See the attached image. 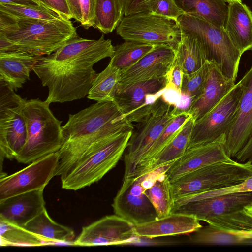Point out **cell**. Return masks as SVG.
<instances>
[{
    "mask_svg": "<svg viewBox=\"0 0 252 252\" xmlns=\"http://www.w3.org/2000/svg\"><path fill=\"white\" fill-rule=\"evenodd\" d=\"M45 100H26L22 115L27 129V138L16 156L17 161L28 164L49 154L57 152L63 144L62 121L58 120Z\"/></svg>",
    "mask_w": 252,
    "mask_h": 252,
    "instance_id": "4",
    "label": "cell"
},
{
    "mask_svg": "<svg viewBox=\"0 0 252 252\" xmlns=\"http://www.w3.org/2000/svg\"><path fill=\"white\" fill-rule=\"evenodd\" d=\"M177 22L182 32L193 35L199 41L207 60L213 62L226 77L235 81L242 54L233 44L224 27L185 13Z\"/></svg>",
    "mask_w": 252,
    "mask_h": 252,
    "instance_id": "5",
    "label": "cell"
},
{
    "mask_svg": "<svg viewBox=\"0 0 252 252\" xmlns=\"http://www.w3.org/2000/svg\"><path fill=\"white\" fill-rule=\"evenodd\" d=\"M43 190H35L0 200V220L23 227L44 208Z\"/></svg>",
    "mask_w": 252,
    "mask_h": 252,
    "instance_id": "21",
    "label": "cell"
},
{
    "mask_svg": "<svg viewBox=\"0 0 252 252\" xmlns=\"http://www.w3.org/2000/svg\"><path fill=\"white\" fill-rule=\"evenodd\" d=\"M77 36L70 20L17 18L0 10V53L20 51L37 57L49 55Z\"/></svg>",
    "mask_w": 252,
    "mask_h": 252,
    "instance_id": "3",
    "label": "cell"
},
{
    "mask_svg": "<svg viewBox=\"0 0 252 252\" xmlns=\"http://www.w3.org/2000/svg\"><path fill=\"white\" fill-rule=\"evenodd\" d=\"M209 66L210 62L207 61L197 71L189 74L183 73L180 91L182 96L189 98L192 101L201 94L204 88Z\"/></svg>",
    "mask_w": 252,
    "mask_h": 252,
    "instance_id": "39",
    "label": "cell"
},
{
    "mask_svg": "<svg viewBox=\"0 0 252 252\" xmlns=\"http://www.w3.org/2000/svg\"><path fill=\"white\" fill-rule=\"evenodd\" d=\"M184 12L219 27H224L228 5L225 0H175Z\"/></svg>",
    "mask_w": 252,
    "mask_h": 252,
    "instance_id": "27",
    "label": "cell"
},
{
    "mask_svg": "<svg viewBox=\"0 0 252 252\" xmlns=\"http://www.w3.org/2000/svg\"><path fill=\"white\" fill-rule=\"evenodd\" d=\"M134 227L132 223L116 214L106 216L83 227L73 244L90 246L137 243L140 238L135 234Z\"/></svg>",
    "mask_w": 252,
    "mask_h": 252,
    "instance_id": "15",
    "label": "cell"
},
{
    "mask_svg": "<svg viewBox=\"0 0 252 252\" xmlns=\"http://www.w3.org/2000/svg\"><path fill=\"white\" fill-rule=\"evenodd\" d=\"M145 0H119L124 16L134 13L138 6Z\"/></svg>",
    "mask_w": 252,
    "mask_h": 252,
    "instance_id": "45",
    "label": "cell"
},
{
    "mask_svg": "<svg viewBox=\"0 0 252 252\" xmlns=\"http://www.w3.org/2000/svg\"><path fill=\"white\" fill-rule=\"evenodd\" d=\"M201 94L190 102L187 112L195 121L215 106L235 86V81L226 77L212 62Z\"/></svg>",
    "mask_w": 252,
    "mask_h": 252,
    "instance_id": "20",
    "label": "cell"
},
{
    "mask_svg": "<svg viewBox=\"0 0 252 252\" xmlns=\"http://www.w3.org/2000/svg\"><path fill=\"white\" fill-rule=\"evenodd\" d=\"M194 122L191 116L181 126L171 141L135 176L156 170L180 158L187 150Z\"/></svg>",
    "mask_w": 252,
    "mask_h": 252,
    "instance_id": "25",
    "label": "cell"
},
{
    "mask_svg": "<svg viewBox=\"0 0 252 252\" xmlns=\"http://www.w3.org/2000/svg\"><path fill=\"white\" fill-rule=\"evenodd\" d=\"M38 3L54 12L63 19L70 20L72 16L66 0H36Z\"/></svg>",
    "mask_w": 252,
    "mask_h": 252,
    "instance_id": "41",
    "label": "cell"
},
{
    "mask_svg": "<svg viewBox=\"0 0 252 252\" xmlns=\"http://www.w3.org/2000/svg\"><path fill=\"white\" fill-rule=\"evenodd\" d=\"M22 227L38 236L48 245L70 243L73 244V230L53 220L46 208Z\"/></svg>",
    "mask_w": 252,
    "mask_h": 252,
    "instance_id": "26",
    "label": "cell"
},
{
    "mask_svg": "<svg viewBox=\"0 0 252 252\" xmlns=\"http://www.w3.org/2000/svg\"><path fill=\"white\" fill-rule=\"evenodd\" d=\"M192 233L189 241L196 244H252V230H227L208 224Z\"/></svg>",
    "mask_w": 252,
    "mask_h": 252,
    "instance_id": "28",
    "label": "cell"
},
{
    "mask_svg": "<svg viewBox=\"0 0 252 252\" xmlns=\"http://www.w3.org/2000/svg\"><path fill=\"white\" fill-rule=\"evenodd\" d=\"M95 1L96 0H80L83 18L81 24L86 29L94 26Z\"/></svg>",
    "mask_w": 252,
    "mask_h": 252,
    "instance_id": "42",
    "label": "cell"
},
{
    "mask_svg": "<svg viewBox=\"0 0 252 252\" xmlns=\"http://www.w3.org/2000/svg\"><path fill=\"white\" fill-rule=\"evenodd\" d=\"M1 246H38L48 245L41 238L22 227L0 220Z\"/></svg>",
    "mask_w": 252,
    "mask_h": 252,
    "instance_id": "35",
    "label": "cell"
},
{
    "mask_svg": "<svg viewBox=\"0 0 252 252\" xmlns=\"http://www.w3.org/2000/svg\"><path fill=\"white\" fill-rule=\"evenodd\" d=\"M245 211L252 217V201L244 208Z\"/></svg>",
    "mask_w": 252,
    "mask_h": 252,
    "instance_id": "48",
    "label": "cell"
},
{
    "mask_svg": "<svg viewBox=\"0 0 252 252\" xmlns=\"http://www.w3.org/2000/svg\"><path fill=\"white\" fill-rule=\"evenodd\" d=\"M225 138L224 135L213 142L187 150L180 158L171 163L166 172L170 182L206 166L232 160L225 151Z\"/></svg>",
    "mask_w": 252,
    "mask_h": 252,
    "instance_id": "18",
    "label": "cell"
},
{
    "mask_svg": "<svg viewBox=\"0 0 252 252\" xmlns=\"http://www.w3.org/2000/svg\"><path fill=\"white\" fill-rule=\"evenodd\" d=\"M124 16L119 0H96L94 27L104 34L112 32Z\"/></svg>",
    "mask_w": 252,
    "mask_h": 252,
    "instance_id": "33",
    "label": "cell"
},
{
    "mask_svg": "<svg viewBox=\"0 0 252 252\" xmlns=\"http://www.w3.org/2000/svg\"><path fill=\"white\" fill-rule=\"evenodd\" d=\"M116 29V33L125 40L167 44L175 50L182 35L177 22L147 12L124 16Z\"/></svg>",
    "mask_w": 252,
    "mask_h": 252,
    "instance_id": "10",
    "label": "cell"
},
{
    "mask_svg": "<svg viewBox=\"0 0 252 252\" xmlns=\"http://www.w3.org/2000/svg\"><path fill=\"white\" fill-rule=\"evenodd\" d=\"M252 175V162H216L187 173L171 184L173 201L240 184Z\"/></svg>",
    "mask_w": 252,
    "mask_h": 252,
    "instance_id": "7",
    "label": "cell"
},
{
    "mask_svg": "<svg viewBox=\"0 0 252 252\" xmlns=\"http://www.w3.org/2000/svg\"><path fill=\"white\" fill-rule=\"evenodd\" d=\"M58 152L41 158L10 175L0 179V200L35 190L44 189L56 176Z\"/></svg>",
    "mask_w": 252,
    "mask_h": 252,
    "instance_id": "14",
    "label": "cell"
},
{
    "mask_svg": "<svg viewBox=\"0 0 252 252\" xmlns=\"http://www.w3.org/2000/svg\"><path fill=\"white\" fill-rule=\"evenodd\" d=\"M224 29L242 54L252 51V12L242 1L228 3Z\"/></svg>",
    "mask_w": 252,
    "mask_h": 252,
    "instance_id": "24",
    "label": "cell"
},
{
    "mask_svg": "<svg viewBox=\"0 0 252 252\" xmlns=\"http://www.w3.org/2000/svg\"><path fill=\"white\" fill-rule=\"evenodd\" d=\"M38 58L20 51L0 53V84L14 91L22 88Z\"/></svg>",
    "mask_w": 252,
    "mask_h": 252,
    "instance_id": "23",
    "label": "cell"
},
{
    "mask_svg": "<svg viewBox=\"0 0 252 252\" xmlns=\"http://www.w3.org/2000/svg\"><path fill=\"white\" fill-rule=\"evenodd\" d=\"M133 129L115 101L96 102L69 114L67 122L62 126L63 144L57 152L56 176H61L117 135Z\"/></svg>",
    "mask_w": 252,
    "mask_h": 252,
    "instance_id": "2",
    "label": "cell"
},
{
    "mask_svg": "<svg viewBox=\"0 0 252 252\" xmlns=\"http://www.w3.org/2000/svg\"><path fill=\"white\" fill-rule=\"evenodd\" d=\"M26 100L0 84V155L10 159L15 158L26 141V126L21 113Z\"/></svg>",
    "mask_w": 252,
    "mask_h": 252,
    "instance_id": "11",
    "label": "cell"
},
{
    "mask_svg": "<svg viewBox=\"0 0 252 252\" xmlns=\"http://www.w3.org/2000/svg\"><path fill=\"white\" fill-rule=\"evenodd\" d=\"M206 222L215 227L233 230H252V217L243 209L212 217Z\"/></svg>",
    "mask_w": 252,
    "mask_h": 252,
    "instance_id": "36",
    "label": "cell"
},
{
    "mask_svg": "<svg viewBox=\"0 0 252 252\" xmlns=\"http://www.w3.org/2000/svg\"><path fill=\"white\" fill-rule=\"evenodd\" d=\"M121 70L110 62L101 72L97 73L87 98L98 102L114 101Z\"/></svg>",
    "mask_w": 252,
    "mask_h": 252,
    "instance_id": "30",
    "label": "cell"
},
{
    "mask_svg": "<svg viewBox=\"0 0 252 252\" xmlns=\"http://www.w3.org/2000/svg\"><path fill=\"white\" fill-rule=\"evenodd\" d=\"M171 184L166 172L161 174L147 190V194L153 205L158 218L172 213L174 201Z\"/></svg>",
    "mask_w": 252,
    "mask_h": 252,
    "instance_id": "34",
    "label": "cell"
},
{
    "mask_svg": "<svg viewBox=\"0 0 252 252\" xmlns=\"http://www.w3.org/2000/svg\"><path fill=\"white\" fill-rule=\"evenodd\" d=\"M204 49L193 35L182 32L180 41L175 50V62L184 74L193 73L207 61Z\"/></svg>",
    "mask_w": 252,
    "mask_h": 252,
    "instance_id": "29",
    "label": "cell"
},
{
    "mask_svg": "<svg viewBox=\"0 0 252 252\" xmlns=\"http://www.w3.org/2000/svg\"><path fill=\"white\" fill-rule=\"evenodd\" d=\"M227 2L229 3L233 1H242V0H225Z\"/></svg>",
    "mask_w": 252,
    "mask_h": 252,
    "instance_id": "49",
    "label": "cell"
},
{
    "mask_svg": "<svg viewBox=\"0 0 252 252\" xmlns=\"http://www.w3.org/2000/svg\"><path fill=\"white\" fill-rule=\"evenodd\" d=\"M0 10L17 18L55 20L62 18L54 12L40 5L29 6L0 4Z\"/></svg>",
    "mask_w": 252,
    "mask_h": 252,
    "instance_id": "38",
    "label": "cell"
},
{
    "mask_svg": "<svg viewBox=\"0 0 252 252\" xmlns=\"http://www.w3.org/2000/svg\"><path fill=\"white\" fill-rule=\"evenodd\" d=\"M0 4H9L29 6L40 5L36 0H0Z\"/></svg>",
    "mask_w": 252,
    "mask_h": 252,
    "instance_id": "47",
    "label": "cell"
},
{
    "mask_svg": "<svg viewBox=\"0 0 252 252\" xmlns=\"http://www.w3.org/2000/svg\"><path fill=\"white\" fill-rule=\"evenodd\" d=\"M181 110L164 101L141 119L132 131L124 157V180L133 177L139 162L164 128Z\"/></svg>",
    "mask_w": 252,
    "mask_h": 252,
    "instance_id": "9",
    "label": "cell"
},
{
    "mask_svg": "<svg viewBox=\"0 0 252 252\" xmlns=\"http://www.w3.org/2000/svg\"><path fill=\"white\" fill-rule=\"evenodd\" d=\"M132 131L119 133L74 164L61 176L62 188L76 190L99 181L118 163Z\"/></svg>",
    "mask_w": 252,
    "mask_h": 252,
    "instance_id": "6",
    "label": "cell"
},
{
    "mask_svg": "<svg viewBox=\"0 0 252 252\" xmlns=\"http://www.w3.org/2000/svg\"><path fill=\"white\" fill-rule=\"evenodd\" d=\"M141 12H149L176 22L184 14L175 0H145L138 6L135 13Z\"/></svg>",
    "mask_w": 252,
    "mask_h": 252,
    "instance_id": "40",
    "label": "cell"
},
{
    "mask_svg": "<svg viewBox=\"0 0 252 252\" xmlns=\"http://www.w3.org/2000/svg\"><path fill=\"white\" fill-rule=\"evenodd\" d=\"M170 165L123 180L112 204L115 214L135 225L158 218L147 190Z\"/></svg>",
    "mask_w": 252,
    "mask_h": 252,
    "instance_id": "8",
    "label": "cell"
},
{
    "mask_svg": "<svg viewBox=\"0 0 252 252\" xmlns=\"http://www.w3.org/2000/svg\"><path fill=\"white\" fill-rule=\"evenodd\" d=\"M235 158L237 160L240 162L246 161L252 162V136L244 147L237 153Z\"/></svg>",
    "mask_w": 252,
    "mask_h": 252,
    "instance_id": "44",
    "label": "cell"
},
{
    "mask_svg": "<svg viewBox=\"0 0 252 252\" xmlns=\"http://www.w3.org/2000/svg\"><path fill=\"white\" fill-rule=\"evenodd\" d=\"M190 117L186 109H181L178 114L166 126L158 139L142 158L137 167L134 177L145 167L171 141L181 126Z\"/></svg>",
    "mask_w": 252,
    "mask_h": 252,
    "instance_id": "32",
    "label": "cell"
},
{
    "mask_svg": "<svg viewBox=\"0 0 252 252\" xmlns=\"http://www.w3.org/2000/svg\"><path fill=\"white\" fill-rule=\"evenodd\" d=\"M242 93V87L238 82L215 106L194 122L187 150L213 142L222 135L226 136L235 116Z\"/></svg>",
    "mask_w": 252,
    "mask_h": 252,
    "instance_id": "13",
    "label": "cell"
},
{
    "mask_svg": "<svg viewBox=\"0 0 252 252\" xmlns=\"http://www.w3.org/2000/svg\"><path fill=\"white\" fill-rule=\"evenodd\" d=\"M239 82L242 93L224 145L226 153L231 158L235 157L252 136V64Z\"/></svg>",
    "mask_w": 252,
    "mask_h": 252,
    "instance_id": "16",
    "label": "cell"
},
{
    "mask_svg": "<svg viewBox=\"0 0 252 252\" xmlns=\"http://www.w3.org/2000/svg\"><path fill=\"white\" fill-rule=\"evenodd\" d=\"M166 77L126 85H118L114 98L124 115L137 123L161 104L167 89Z\"/></svg>",
    "mask_w": 252,
    "mask_h": 252,
    "instance_id": "12",
    "label": "cell"
},
{
    "mask_svg": "<svg viewBox=\"0 0 252 252\" xmlns=\"http://www.w3.org/2000/svg\"><path fill=\"white\" fill-rule=\"evenodd\" d=\"M175 57V50L167 44L156 45L138 62L121 72L119 85H126L166 77Z\"/></svg>",
    "mask_w": 252,
    "mask_h": 252,
    "instance_id": "17",
    "label": "cell"
},
{
    "mask_svg": "<svg viewBox=\"0 0 252 252\" xmlns=\"http://www.w3.org/2000/svg\"><path fill=\"white\" fill-rule=\"evenodd\" d=\"M247 191H252V175L244 182L237 185L193 194L175 200L172 211L189 202L227 194Z\"/></svg>",
    "mask_w": 252,
    "mask_h": 252,
    "instance_id": "37",
    "label": "cell"
},
{
    "mask_svg": "<svg viewBox=\"0 0 252 252\" xmlns=\"http://www.w3.org/2000/svg\"><path fill=\"white\" fill-rule=\"evenodd\" d=\"M193 215L172 213L168 216L135 225V234L140 238L159 237L192 233L203 226Z\"/></svg>",
    "mask_w": 252,
    "mask_h": 252,
    "instance_id": "22",
    "label": "cell"
},
{
    "mask_svg": "<svg viewBox=\"0 0 252 252\" xmlns=\"http://www.w3.org/2000/svg\"><path fill=\"white\" fill-rule=\"evenodd\" d=\"M156 45L135 41L125 40L114 46V52L110 63L121 72L130 67L151 51Z\"/></svg>",
    "mask_w": 252,
    "mask_h": 252,
    "instance_id": "31",
    "label": "cell"
},
{
    "mask_svg": "<svg viewBox=\"0 0 252 252\" xmlns=\"http://www.w3.org/2000/svg\"><path fill=\"white\" fill-rule=\"evenodd\" d=\"M114 52L111 40L104 35L98 40L78 36L51 54L39 57L33 71L48 89L45 101L63 103L85 97L97 74L94 65Z\"/></svg>",
    "mask_w": 252,
    "mask_h": 252,
    "instance_id": "1",
    "label": "cell"
},
{
    "mask_svg": "<svg viewBox=\"0 0 252 252\" xmlns=\"http://www.w3.org/2000/svg\"><path fill=\"white\" fill-rule=\"evenodd\" d=\"M252 201V191L233 193L189 202L172 213L193 215L206 222L212 217L243 209Z\"/></svg>",
    "mask_w": 252,
    "mask_h": 252,
    "instance_id": "19",
    "label": "cell"
},
{
    "mask_svg": "<svg viewBox=\"0 0 252 252\" xmlns=\"http://www.w3.org/2000/svg\"><path fill=\"white\" fill-rule=\"evenodd\" d=\"M72 18L80 23H82V13L80 0H66Z\"/></svg>",
    "mask_w": 252,
    "mask_h": 252,
    "instance_id": "46",
    "label": "cell"
},
{
    "mask_svg": "<svg viewBox=\"0 0 252 252\" xmlns=\"http://www.w3.org/2000/svg\"><path fill=\"white\" fill-rule=\"evenodd\" d=\"M183 74V72L174 60L166 76V88L180 93Z\"/></svg>",
    "mask_w": 252,
    "mask_h": 252,
    "instance_id": "43",
    "label": "cell"
}]
</instances>
